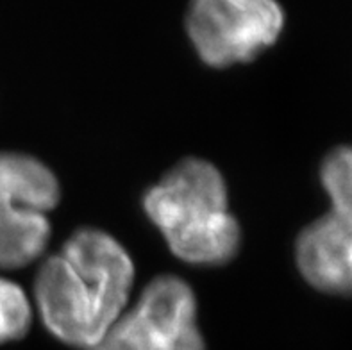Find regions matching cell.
<instances>
[{
    "instance_id": "obj_3",
    "label": "cell",
    "mask_w": 352,
    "mask_h": 350,
    "mask_svg": "<svg viewBox=\"0 0 352 350\" xmlns=\"http://www.w3.org/2000/svg\"><path fill=\"white\" fill-rule=\"evenodd\" d=\"M329 213L300 231L295 259L313 288L352 295V145L336 146L320 164Z\"/></svg>"
},
{
    "instance_id": "obj_4",
    "label": "cell",
    "mask_w": 352,
    "mask_h": 350,
    "mask_svg": "<svg viewBox=\"0 0 352 350\" xmlns=\"http://www.w3.org/2000/svg\"><path fill=\"white\" fill-rule=\"evenodd\" d=\"M59 182L36 157L0 152V268L29 265L50 238Z\"/></svg>"
},
{
    "instance_id": "obj_6",
    "label": "cell",
    "mask_w": 352,
    "mask_h": 350,
    "mask_svg": "<svg viewBox=\"0 0 352 350\" xmlns=\"http://www.w3.org/2000/svg\"><path fill=\"white\" fill-rule=\"evenodd\" d=\"M91 350H204L190 284L161 275Z\"/></svg>"
},
{
    "instance_id": "obj_5",
    "label": "cell",
    "mask_w": 352,
    "mask_h": 350,
    "mask_svg": "<svg viewBox=\"0 0 352 350\" xmlns=\"http://www.w3.org/2000/svg\"><path fill=\"white\" fill-rule=\"evenodd\" d=\"M285 11L270 0H199L190 8L188 34L211 67L245 63L276 43Z\"/></svg>"
},
{
    "instance_id": "obj_7",
    "label": "cell",
    "mask_w": 352,
    "mask_h": 350,
    "mask_svg": "<svg viewBox=\"0 0 352 350\" xmlns=\"http://www.w3.org/2000/svg\"><path fill=\"white\" fill-rule=\"evenodd\" d=\"M31 306L18 284L0 277V343L14 342L27 334Z\"/></svg>"
},
{
    "instance_id": "obj_1",
    "label": "cell",
    "mask_w": 352,
    "mask_h": 350,
    "mask_svg": "<svg viewBox=\"0 0 352 350\" xmlns=\"http://www.w3.org/2000/svg\"><path fill=\"white\" fill-rule=\"evenodd\" d=\"M133 279V259L113 236L80 229L41 266L38 309L58 340L95 349L127 304Z\"/></svg>"
},
{
    "instance_id": "obj_2",
    "label": "cell",
    "mask_w": 352,
    "mask_h": 350,
    "mask_svg": "<svg viewBox=\"0 0 352 350\" xmlns=\"http://www.w3.org/2000/svg\"><path fill=\"white\" fill-rule=\"evenodd\" d=\"M145 213L170 250L192 265H222L240 247L222 173L204 160H184L145 193Z\"/></svg>"
}]
</instances>
